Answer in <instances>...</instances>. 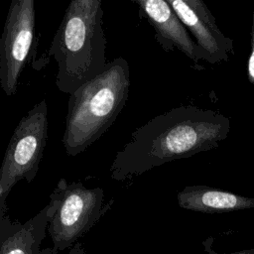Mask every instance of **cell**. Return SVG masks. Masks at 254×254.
<instances>
[{
    "mask_svg": "<svg viewBox=\"0 0 254 254\" xmlns=\"http://www.w3.org/2000/svg\"><path fill=\"white\" fill-rule=\"evenodd\" d=\"M229 131V118L216 111L192 105L173 108L132 132L111 163L110 177L124 182L166 163L212 150Z\"/></svg>",
    "mask_w": 254,
    "mask_h": 254,
    "instance_id": "6da1fadb",
    "label": "cell"
},
{
    "mask_svg": "<svg viewBox=\"0 0 254 254\" xmlns=\"http://www.w3.org/2000/svg\"><path fill=\"white\" fill-rule=\"evenodd\" d=\"M134 3L139 8V15L154 29L155 39L165 52L177 49L193 63L196 69L202 68L199 62L205 61L204 54L168 1L134 0Z\"/></svg>",
    "mask_w": 254,
    "mask_h": 254,
    "instance_id": "ba28073f",
    "label": "cell"
},
{
    "mask_svg": "<svg viewBox=\"0 0 254 254\" xmlns=\"http://www.w3.org/2000/svg\"><path fill=\"white\" fill-rule=\"evenodd\" d=\"M100 0H72L51 43L58 71L56 86L68 95L96 77L105 67L106 38Z\"/></svg>",
    "mask_w": 254,
    "mask_h": 254,
    "instance_id": "7a4b0ae2",
    "label": "cell"
},
{
    "mask_svg": "<svg viewBox=\"0 0 254 254\" xmlns=\"http://www.w3.org/2000/svg\"><path fill=\"white\" fill-rule=\"evenodd\" d=\"M250 54L248 59V66H247V73H248V80L250 83L254 85V9L252 13V24H251V31H250Z\"/></svg>",
    "mask_w": 254,
    "mask_h": 254,
    "instance_id": "8fae6325",
    "label": "cell"
},
{
    "mask_svg": "<svg viewBox=\"0 0 254 254\" xmlns=\"http://www.w3.org/2000/svg\"><path fill=\"white\" fill-rule=\"evenodd\" d=\"M130 69L121 57L69 95L62 143L74 157L95 143L113 124L127 103Z\"/></svg>",
    "mask_w": 254,
    "mask_h": 254,
    "instance_id": "3957f363",
    "label": "cell"
},
{
    "mask_svg": "<svg viewBox=\"0 0 254 254\" xmlns=\"http://www.w3.org/2000/svg\"><path fill=\"white\" fill-rule=\"evenodd\" d=\"M35 16L34 0H12L0 40V84L7 96L17 92L34 49Z\"/></svg>",
    "mask_w": 254,
    "mask_h": 254,
    "instance_id": "8992f818",
    "label": "cell"
},
{
    "mask_svg": "<svg viewBox=\"0 0 254 254\" xmlns=\"http://www.w3.org/2000/svg\"><path fill=\"white\" fill-rule=\"evenodd\" d=\"M67 254H85L84 253V249H83V246L80 242H77L74 246H72L70 248V250L68 251Z\"/></svg>",
    "mask_w": 254,
    "mask_h": 254,
    "instance_id": "7c38bea8",
    "label": "cell"
},
{
    "mask_svg": "<svg viewBox=\"0 0 254 254\" xmlns=\"http://www.w3.org/2000/svg\"><path fill=\"white\" fill-rule=\"evenodd\" d=\"M181 208L199 212H221L253 206L254 199L206 186H187L177 194Z\"/></svg>",
    "mask_w": 254,
    "mask_h": 254,
    "instance_id": "30bf717a",
    "label": "cell"
},
{
    "mask_svg": "<svg viewBox=\"0 0 254 254\" xmlns=\"http://www.w3.org/2000/svg\"><path fill=\"white\" fill-rule=\"evenodd\" d=\"M101 188L87 189L81 182L68 183L62 178L50 195L48 233L53 254L74 246L110 207Z\"/></svg>",
    "mask_w": 254,
    "mask_h": 254,
    "instance_id": "277c9868",
    "label": "cell"
},
{
    "mask_svg": "<svg viewBox=\"0 0 254 254\" xmlns=\"http://www.w3.org/2000/svg\"><path fill=\"white\" fill-rule=\"evenodd\" d=\"M48 103L45 98L24 115L14 129L0 169V216L7 214L6 198L21 180L32 183L48 140Z\"/></svg>",
    "mask_w": 254,
    "mask_h": 254,
    "instance_id": "5b68a950",
    "label": "cell"
},
{
    "mask_svg": "<svg viewBox=\"0 0 254 254\" xmlns=\"http://www.w3.org/2000/svg\"><path fill=\"white\" fill-rule=\"evenodd\" d=\"M49 218L48 204L24 223L0 216V254H53L52 248H41Z\"/></svg>",
    "mask_w": 254,
    "mask_h": 254,
    "instance_id": "9c48e42d",
    "label": "cell"
},
{
    "mask_svg": "<svg viewBox=\"0 0 254 254\" xmlns=\"http://www.w3.org/2000/svg\"><path fill=\"white\" fill-rule=\"evenodd\" d=\"M210 64L229 60L234 53L233 41L216 24L215 17L202 0H167Z\"/></svg>",
    "mask_w": 254,
    "mask_h": 254,
    "instance_id": "52a82bcc",
    "label": "cell"
}]
</instances>
